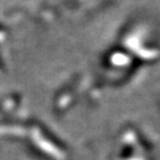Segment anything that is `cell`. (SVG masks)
I'll list each match as a JSON object with an SVG mask.
<instances>
[]
</instances>
